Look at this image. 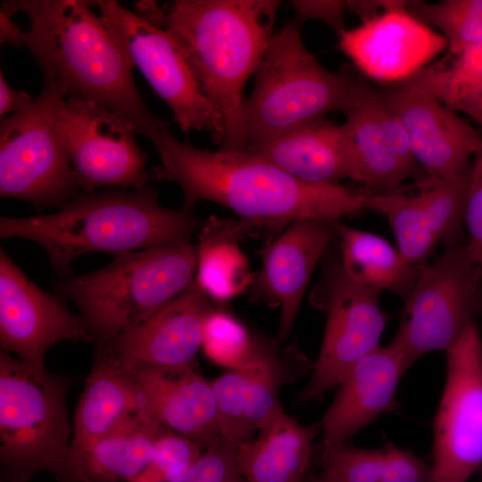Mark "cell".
I'll list each match as a JSON object with an SVG mask.
<instances>
[{"label": "cell", "instance_id": "cell-1", "mask_svg": "<svg viewBox=\"0 0 482 482\" xmlns=\"http://www.w3.org/2000/svg\"><path fill=\"white\" fill-rule=\"evenodd\" d=\"M149 139L161 160L153 179L179 187L182 209L194 212L202 201L220 204L268 242L296 220L336 221L366 209L367 192L303 181L245 151L200 149L169 129Z\"/></svg>", "mask_w": 482, "mask_h": 482}, {"label": "cell", "instance_id": "cell-2", "mask_svg": "<svg viewBox=\"0 0 482 482\" xmlns=\"http://www.w3.org/2000/svg\"><path fill=\"white\" fill-rule=\"evenodd\" d=\"M95 1L13 0L1 8L24 14L21 26L0 12V41L24 47L37 62L44 86L57 84L65 100L92 102L130 121L148 138L170 128L144 102L129 64L99 14Z\"/></svg>", "mask_w": 482, "mask_h": 482}, {"label": "cell", "instance_id": "cell-3", "mask_svg": "<svg viewBox=\"0 0 482 482\" xmlns=\"http://www.w3.org/2000/svg\"><path fill=\"white\" fill-rule=\"evenodd\" d=\"M275 0L139 1L135 12L167 29L224 126L222 149L245 147L244 88L275 33Z\"/></svg>", "mask_w": 482, "mask_h": 482}, {"label": "cell", "instance_id": "cell-4", "mask_svg": "<svg viewBox=\"0 0 482 482\" xmlns=\"http://www.w3.org/2000/svg\"><path fill=\"white\" fill-rule=\"evenodd\" d=\"M204 221L194 212L172 210L159 202L158 190L110 187L84 192L59 211L31 217H1L0 237L25 238L46 251L63 277L71 263L90 253L114 256L144 249L191 243Z\"/></svg>", "mask_w": 482, "mask_h": 482}, {"label": "cell", "instance_id": "cell-5", "mask_svg": "<svg viewBox=\"0 0 482 482\" xmlns=\"http://www.w3.org/2000/svg\"><path fill=\"white\" fill-rule=\"evenodd\" d=\"M362 78L348 66L337 72L326 69L304 46L301 28L292 21L285 24L275 31L245 99V147L329 112H346L356 102Z\"/></svg>", "mask_w": 482, "mask_h": 482}, {"label": "cell", "instance_id": "cell-6", "mask_svg": "<svg viewBox=\"0 0 482 482\" xmlns=\"http://www.w3.org/2000/svg\"><path fill=\"white\" fill-rule=\"evenodd\" d=\"M191 243L120 253L88 273L63 277L57 296L73 302L93 342L106 343L150 316L194 281Z\"/></svg>", "mask_w": 482, "mask_h": 482}, {"label": "cell", "instance_id": "cell-7", "mask_svg": "<svg viewBox=\"0 0 482 482\" xmlns=\"http://www.w3.org/2000/svg\"><path fill=\"white\" fill-rule=\"evenodd\" d=\"M71 378L0 350V463L3 482H28L39 471L57 478L69 453Z\"/></svg>", "mask_w": 482, "mask_h": 482}, {"label": "cell", "instance_id": "cell-8", "mask_svg": "<svg viewBox=\"0 0 482 482\" xmlns=\"http://www.w3.org/2000/svg\"><path fill=\"white\" fill-rule=\"evenodd\" d=\"M64 100L61 86H44L30 106L1 118V196L42 211L62 209L84 193L56 132Z\"/></svg>", "mask_w": 482, "mask_h": 482}, {"label": "cell", "instance_id": "cell-9", "mask_svg": "<svg viewBox=\"0 0 482 482\" xmlns=\"http://www.w3.org/2000/svg\"><path fill=\"white\" fill-rule=\"evenodd\" d=\"M481 287L482 270L465 245H448L434 262L422 266L390 344L409 368L428 353L446 351L462 336L480 311Z\"/></svg>", "mask_w": 482, "mask_h": 482}, {"label": "cell", "instance_id": "cell-10", "mask_svg": "<svg viewBox=\"0 0 482 482\" xmlns=\"http://www.w3.org/2000/svg\"><path fill=\"white\" fill-rule=\"evenodd\" d=\"M95 6L131 68L137 67L153 90L170 108L179 128L209 131L220 145L224 126L206 98L172 35L115 0H97Z\"/></svg>", "mask_w": 482, "mask_h": 482}, {"label": "cell", "instance_id": "cell-11", "mask_svg": "<svg viewBox=\"0 0 482 482\" xmlns=\"http://www.w3.org/2000/svg\"><path fill=\"white\" fill-rule=\"evenodd\" d=\"M324 262L311 302L326 312V328L312 378L298 397L301 403L321 401L338 386L358 361L380 345L389 320L379 304L380 290L351 279L340 256L330 255Z\"/></svg>", "mask_w": 482, "mask_h": 482}, {"label": "cell", "instance_id": "cell-12", "mask_svg": "<svg viewBox=\"0 0 482 482\" xmlns=\"http://www.w3.org/2000/svg\"><path fill=\"white\" fill-rule=\"evenodd\" d=\"M56 132L84 192L142 188L153 180L133 124L92 102L64 100Z\"/></svg>", "mask_w": 482, "mask_h": 482}, {"label": "cell", "instance_id": "cell-13", "mask_svg": "<svg viewBox=\"0 0 482 482\" xmlns=\"http://www.w3.org/2000/svg\"><path fill=\"white\" fill-rule=\"evenodd\" d=\"M445 353L433 424V482H467L482 465V338L476 321Z\"/></svg>", "mask_w": 482, "mask_h": 482}, {"label": "cell", "instance_id": "cell-14", "mask_svg": "<svg viewBox=\"0 0 482 482\" xmlns=\"http://www.w3.org/2000/svg\"><path fill=\"white\" fill-rule=\"evenodd\" d=\"M263 337L254 357L212 380L220 442L233 448L252 438L279 408L278 393L309 370L311 362L295 345Z\"/></svg>", "mask_w": 482, "mask_h": 482}, {"label": "cell", "instance_id": "cell-15", "mask_svg": "<svg viewBox=\"0 0 482 482\" xmlns=\"http://www.w3.org/2000/svg\"><path fill=\"white\" fill-rule=\"evenodd\" d=\"M381 98L400 120L412 154L427 177L468 171L482 150V134L466 119L411 79L380 85Z\"/></svg>", "mask_w": 482, "mask_h": 482}, {"label": "cell", "instance_id": "cell-16", "mask_svg": "<svg viewBox=\"0 0 482 482\" xmlns=\"http://www.w3.org/2000/svg\"><path fill=\"white\" fill-rule=\"evenodd\" d=\"M93 342L80 314L64 300L40 289L0 249V344L21 361L44 369V357L54 345Z\"/></svg>", "mask_w": 482, "mask_h": 482}, {"label": "cell", "instance_id": "cell-17", "mask_svg": "<svg viewBox=\"0 0 482 482\" xmlns=\"http://www.w3.org/2000/svg\"><path fill=\"white\" fill-rule=\"evenodd\" d=\"M409 1L337 35L339 50L362 76L380 85L403 82L447 48L444 37L413 16Z\"/></svg>", "mask_w": 482, "mask_h": 482}, {"label": "cell", "instance_id": "cell-18", "mask_svg": "<svg viewBox=\"0 0 482 482\" xmlns=\"http://www.w3.org/2000/svg\"><path fill=\"white\" fill-rule=\"evenodd\" d=\"M333 221L300 220L287 226L258 251L261 270L247 289L253 302L280 308L277 340L285 342L293 328L310 278L337 239Z\"/></svg>", "mask_w": 482, "mask_h": 482}, {"label": "cell", "instance_id": "cell-19", "mask_svg": "<svg viewBox=\"0 0 482 482\" xmlns=\"http://www.w3.org/2000/svg\"><path fill=\"white\" fill-rule=\"evenodd\" d=\"M344 114L357 163L355 181L374 193L397 188L410 178L418 181L426 177L400 120L363 76L354 105Z\"/></svg>", "mask_w": 482, "mask_h": 482}, {"label": "cell", "instance_id": "cell-20", "mask_svg": "<svg viewBox=\"0 0 482 482\" xmlns=\"http://www.w3.org/2000/svg\"><path fill=\"white\" fill-rule=\"evenodd\" d=\"M213 306L194 281L179 295L115 338L103 344L124 363L171 371L194 368L204 326Z\"/></svg>", "mask_w": 482, "mask_h": 482}, {"label": "cell", "instance_id": "cell-21", "mask_svg": "<svg viewBox=\"0 0 482 482\" xmlns=\"http://www.w3.org/2000/svg\"><path fill=\"white\" fill-rule=\"evenodd\" d=\"M393 345L378 346L345 374L321 424L323 447L346 443L354 434L395 407V393L408 370Z\"/></svg>", "mask_w": 482, "mask_h": 482}, {"label": "cell", "instance_id": "cell-22", "mask_svg": "<svg viewBox=\"0 0 482 482\" xmlns=\"http://www.w3.org/2000/svg\"><path fill=\"white\" fill-rule=\"evenodd\" d=\"M124 364L158 422L193 440L203 451L220 441L212 383L194 368L171 371L146 364Z\"/></svg>", "mask_w": 482, "mask_h": 482}, {"label": "cell", "instance_id": "cell-23", "mask_svg": "<svg viewBox=\"0 0 482 482\" xmlns=\"http://www.w3.org/2000/svg\"><path fill=\"white\" fill-rule=\"evenodd\" d=\"M245 151L303 181L341 184L355 179L357 163L345 126L320 119L278 137L245 147Z\"/></svg>", "mask_w": 482, "mask_h": 482}, {"label": "cell", "instance_id": "cell-24", "mask_svg": "<svg viewBox=\"0 0 482 482\" xmlns=\"http://www.w3.org/2000/svg\"><path fill=\"white\" fill-rule=\"evenodd\" d=\"M146 414L151 415L129 368L108 347L96 345L95 361L74 412L69 453Z\"/></svg>", "mask_w": 482, "mask_h": 482}, {"label": "cell", "instance_id": "cell-25", "mask_svg": "<svg viewBox=\"0 0 482 482\" xmlns=\"http://www.w3.org/2000/svg\"><path fill=\"white\" fill-rule=\"evenodd\" d=\"M151 415L68 453L58 482H128L149 466L157 438L168 430Z\"/></svg>", "mask_w": 482, "mask_h": 482}, {"label": "cell", "instance_id": "cell-26", "mask_svg": "<svg viewBox=\"0 0 482 482\" xmlns=\"http://www.w3.org/2000/svg\"><path fill=\"white\" fill-rule=\"evenodd\" d=\"M258 431L237 448L246 482H303L320 422L303 426L279 407Z\"/></svg>", "mask_w": 482, "mask_h": 482}, {"label": "cell", "instance_id": "cell-27", "mask_svg": "<svg viewBox=\"0 0 482 482\" xmlns=\"http://www.w3.org/2000/svg\"><path fill=\"white\" fill-rule=\"evenodd\" d=\"M199 233L195 281L200 288L220 303L246 292L254 274L239 243L253 237L250 229L240 220L210 217Z\"/></svg>", "mask_w": 482, "mask_h": 482}, {"label": "cell", "instance_id": "cell-28", "mask_svg": "<svg viewBox=\"0 0 482 482\" xmlns=\"http://www.w3.org/2000/svg\"><path fill=\"white\" fill-rule=\"evenodd\" d=\"M332 226L340 245L345 272L356 283L377 290H389L406 299L419 279L423 265L404 261L385 238L352 228L338 220Z\"/></svg>", "mask_w": 482, "mask_h": 482}, {"label": "cell", "instance_id": "cell-29", "mask_svg": "<svg viewBox=\"0 0 482 482\" xmlns=\"http://www.w3.org/2000/svg\"><path fill=\"white\" fill-rule=\"evenodd\" d=\"M409 79L482 130V43L456 54L445 52Z\"/></svg>", "mask_w": 482, "mask_h": 482}, {"label": "cell", "instance_id": "cell-30", "mask_svg": "<svg viewBox=\"0 0 482 482\" xmlns=\"http://www.w3.org/2000/svg\"><path fill=\"white\" fill-rule=\"evenodd\" d=\"M366 209L383 214L395 233L404 261L412 265H425L440 242L415 193L408 186L383 192H368Z\"/></svg>", "mask_w": 482, "mask_h": 482}, {"label": "cell", "instance_id": "cell-31", "mask_svg": "<svg viewBox=\"0 0 482 482\" xmlns=\"http://www.w3.org/2000/svg\"><path fill=\"white\" fill-rule=\"evenodd\" d=\"M407 9L444 37L445 53L456 54L482 43V0L409 1Z\"/></svg>", "mask_w": 482, "mask_h": 482}, {"label": "cell", "instance_id": "cell-32", "mask_svg": "<svg viewBox=\"0 0 482 482\" xmlns=\"http://www.w3.org/2000/svg\"><path fill=\"white\" fill-rule=\"evenodd\" d=\"M262 339L229 312L213 307L204 322L201 349L213 363L234 370L254 357Z\"/></svg>", "mask_w": 482, "mask_h": 482}, {"label": "cell", "instance_id": "cell-33", "mask_svg": "<svg viewBox=\"0 0 482 482\" xmlns=\"http://www.w3.org/2000/svg\"><path fill=\"white\" fill-rule=\"evenodd\" d=\"M382 449H362L346 443L323 447L322 476L328 482H378Z\"/></svg>", "mask_w": 482, "mask_h": 482}, {"label": "cell", "instance_id": "cell-34", "mask_svg": "<svg viewBox=\"0 0 482 482\" xmlns=\"http://www.w3.org/2000/svg\"><path fill=\"white\" fill-rule=\"evenodd\" d=\"M202 453L195 442L168 429L155 442L150 466L165 482H184Z\"/></svg>", "mask_w": 482, "mask_h": 482}, {"label": "cell", "instance_id": "cell-35", "mask_svg": "<svg viewBox=\"0 0 482 482\" xmlns=\"http://www.w3.org/2000/svg\"><path fill=\"white\" fill-rule=\"evenodd\" d=\"M184 482H246L237 462V448L220 441L203 452Z\"/></svg>", "mask_w": 482, "mask_h": 482}, {"label": "cell", "instance_id": "cell-36", "mask_svg": "<svg viewBox=\"0 0 482 482\" xmlns=\"http://www.w3.org/2000/svg\"><path fill=\"white\" fill-rule=\"evenodd\" d=\"M378 482H433V467L409 450L388 442Z\"/></svg>", "mask_w": 482, "mask_h": 482}, {"label": "cell", "instance_id": "cell-37", "mask_svg": "<svg viewBox=\"0 0 482 482\" xmlns=\"http://www.w3.org/2000/svg\"><path fill=\"white\" fill-rule=\"evenodd\" d=\"M465 222L469 240L466 249L471 262L482 270V150L471 165Z\"/></svg>", "mask_w": 482, "mask_h": 482}, {"label": "cell", "instance_id": "cell-38", "mask_svg": "<svg viewBox=\"0 0 482 482\" xmlns=\"http://www.w3.org/2000/svg\"><path fill=\"white\" fill-rule=\"evenodd\" d=\"M295 18L292 21L298 27L309 20L320 21L331 27L337 35L345 30V14L346 1H292Z\"/></svg>", "mask_w": 482, "mask_h": 482}, {"label": "cell", "instance_id": "cell-39", "mask_svg": "<svg viewBox=\"0 0 482 482\" xmlns=\"http://www.w3.org/2000/svg\"><path fill=\"white\" fill-rule=\"evenodd\" d=\"M34 99L28 93L14 90L8 86L3 72H0V115L17 113L31 105Z\"/></svg>", "mask_w": 482, "mask_h": 482}, {"label": "cell", "instance_id": "cell-40", "mask_svg": "<svg viewBox=\"0 0 482 482\" xmlns=\"http://www.w3.org/2000/svg\"><path fill=\"white\" fill-rule=\"evenodd\" d=\"M396 3L397 0L346 1V7L363 22L387 11Z\"/></svg>", "mask_w": 482, "mask_h": 482}, {"label": "cell", "instance_id": "cell-41", "mask_svg": "<svg viewBox=\"0 0 482 482\" xmlns=\"http://www.w3.org/2000/svg\"><path fill=\"white\" fill-rule=\"evenodd\" d=\"M128 482H165V480L149 464L148 467H146L139 474L129 479Z\"/></svg>", "mask_w": 482, "mask_h": 482}, {"label": "cell", "instance_id": "cell-42", "mask_svg": "<svg viewBox=\"0 0 482 482\" xmlns=\"http://www.w3.org/2000/svg\"><path fill=\"white\" fill-rule=\"evenodd\" d=\"M303 482H328L322 474L306 476Z\"/></svg>", "mask_w": 482, "mask_h": 482}, {"label": "cell", "instance_id": "cell-43", "mask_svg": "<svg viewBox=\"0 0 482 482\" xmlns=\"http://www.w3.org/2000/svg\"><path fill=\"white\" fill-rule=\"evenodd\" d=\"M480 311H482V290H481V303H480Z\"/></svg>", "mask_w": 482, "mask_h": 482}, {"label": "cell", "instance_id": "cell-44", "mask_svg": "<svg viewBox=\"0 0 482 482\" xmlns=\"http://www.w3.org/2000/svg\"><path fill=\"white\" fill-rule=\"evenodd\" d=\"M481 482H482V480H481Z\"/></svg>", "mask_w": 482, "mask_h": 482}]
</instances>
